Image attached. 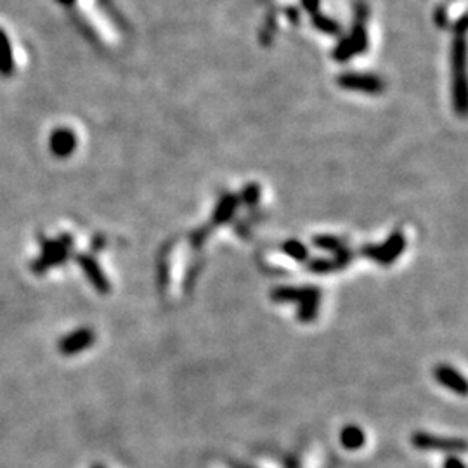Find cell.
Returning a JSON list of instances; mask_svg holds the SVG:
<instances>
[{
  "label": "cell",
  "instance_id": "cell-1",
  "mask_svg": "<svg viewBox=\"0 0 468 468\" xmlns=\"http://www.w3.org/2000/svg\"><path fill=\"white\" fill-rule=\"evenodd\" d=\"M40 239V257H36L29 267H32L33 274H46L51 267H58V265L65 264L68 260L69 252L73 250V236L72 234H61L58 238L51 239L46 238L44 234L39 236Z\"/></svg>",
  "mask_w": 468,
  "mask_h": 468
},
{
  "label": "cell",
  "instance_id": "cell-2",
  "mask_svg": "<svg viewBox=\"0 0 468 468\" xmlns=\"http://www.w3.org/2000/svg\"><path fill=\"white\" fill-rule=\"evenodd\" d=\"M319 297L321 292L318 288H295V286H279L271 292V300L278 302V304H298V319L304 323L312 321L318 316L319 307Z\"/></svg>",
  "mask_w": 468,
  "mask_h": 468
},
{
  "label": "cell",
  "instance_id": "cell-3",
  "mask_svg": "<svg viewBox=\"0 0 468 468\" xmlns=\"http://www.w3.org/2000/svg\"><path fill=\"white\" fill-rule=\"evenodd\" d=\"M404 246H406V239H404V234L401 231H396V233L390 234V238L387 239L385 245L380 246H364L363 248V255L368 257V259H373L375 262L389 265L392 264L397 257L403 253Z\"/></svg>",
  "mask_w": 468,
  "mask_h": 468
},
{
  "label": "cell",
  "instance_id": "cell-4",
  "mask_svg": "<svg viewBox=\"0 0 468 468\" xmlns=\"http://www.w3.org/2000/svg\"><path fill=\"white\" fill-rule=\"evenodd\" d=\"M95 342V333L91 328H80V330L72 331V333L61 337L58 344V351L62 356H76L91 347Z\"/></svg>",
  "mask_w": 468,
  "mask_h": 468
},
{
  "label": "cell",
  "instance_id": "cell-5",
  "mask_svg": "<svg viewBox=\"0 0 468 468\" xmlns=\"http://www.w3.org/2000/svg\"><path fill=\"white\" fill-rule=\"evenodd\" d=\"M75 259H76V262H79L80 267H82L86 278L91 281V285L94 286L99 293H102V295L109 293L112 285H109V279L105 276V272H102L101 265L98 264V260H95L94 257L87 255V253H80V255H76Z\"/></svg>",
  "mask_w": 468,
  "mask_h": 468
},
{
  "label": "cell",
  "instance_id": "cell-6",
  "mask_svg": "<svg viewBox=\"0 0 468 468\" xmlns=\"http://www.w3.org/2000/svg\"><path fill=\"white\" fill-rule=\"evenodd\" d=\"M49 149L56 158L72 156L76 149V135L69 127H56L49 135Z\"/></svg>",
  "mask_w": 468,
  "mask_h": 468
},
{
  "label": "cell",
  "instance_id": "cell-7",
  "mask_svg": "<svg viewBox=\"0 0 468 468\" xmlns=\"http://www.w3.org/2000/svg\"><path fill=\"white\" fill-rule=\"evenodd\" d=\"M411 442L418 449H439V451H465V441L437 437L432 434L418 432L411 437Z\"/></svg>",
  "mask_w": 468,
  "mask_h": 468
},
{
  "label": "cell",
  "instance_id": "cell-8",
  "mask_svg": "<svg viewBox=\"0 0 468 468\" xmlns=\"http://www.w3.org/2000/svg\"><path fill=\"white\" fill-rule=\"evenodd\" d=\"M338 86L349 88V91H361L366 94H380L383 83L377 76L370 75H354V73H347L338 79Z\"/></svg>",
  "mask_w": 468,
  "mask_h": 468
},
{
  "label": "cell",
  "instance_id": "cell-9",
  "mask_svg": "<svg viewBox=\"0 0 468 468\" xmlns=\"http://www.w3.org/2000/svg\"><path fill=\"white\" fill-rule=\"evenodd\" d=\"M434 377L441 385L448 387L453 392L460 394V396H465L467 394V380L460 371H456L455 368H451L449 364H437L434 368Z\"/></svg>",
  "mask_w": 468,
  "mask_h": 468
},
{
  "label": "cell",
  "instance_id": "cell-10",
  "mask_svg": "<svg viewBox=\"0 0 468 468\" xmlns=\"http://www.w3.org/2000/svg\"><path fill=\"white\" fill-rule=\"evenodd\" d=\"M16 69V59H14V47L9 35L4 28H0V75L4 79L13 76Z\"/></svg>",
  "mask_w": 468,
  "mask_h": 468
},
{
  "label": "cell",
  "instance_id": "cell-11",
  "mask_svg": "<svg viewBox=\"0 0 468 468\" xmlns=\"http://www.w3.org/2000/svg\"><path fill=\"white\" fill-rule=\"evenodd\" d=\"M238 203L239 200L233 196V194H226V196L220 198L215 210H213V224H215V226H220V224L229 222L231 217H233V213L236 212V208H238Z\"/></svg>",
  "mask_w": 468,
  "mask_h": 468
},
{
  "label": "cell",
  "instance_id": "cell-12",
  "mask_svg": "<svg viewBox=\"0 0 468 468\" xmlns=\"http://www.w3.org/2000/svg\"><path fill=\"white\" fill-rule=\"evenodd\" d=\"M340 441H342V444L349 449L361 448L364 442V434H363V430L357 429V427H347V429L342 430Z\"/></svg>",
  "mask_w": 468,
  "mask_h": 468
},
{
  "label": "cell",
  "instance_id": "cell-13",
  "mask_svg": "<svg viewBox=\"0 0 468 468\" xmlns=\"http://www.w3.org/2000/svg\"><path fill=\"white\" fill-rule=\"evenodd\" d=\"M281 248L286 255L292 257L293 260H298V262H302V260H305L309 257L307 248H305L300 241H297V239H288V241L283 243Z\"/></svg>",
  "mask_w": 468,
  "mask_h": 468
},
{
  "label": "cell",
  "instance_id": "cell-14",
  "mask_svg": "<svg viewBox=\"0 0 468 468\" xmlns=\"http://www.w3.org/2000/svg\"><path fill=\"white\" fill-rule=\"evenodd\" d=\"M312 241H314L316 246L328 250V252L338 253L342 252V250H345V243L342 241L340 238H335V236H316Z\"/></svg>",
  "mask_w": 468,
  "mask_h": 468
},
{
  "label": "cell",
  "instance_id": "cell-15",
  "mask_svg": "<svg viewBox=\"0 0 468 468\" xmlns=\"http://www.w3.org/2000/svg\"><path fill=\"white\" fill-rule=\"evenodd\" d=\"M243 201L248 205H255L257 201H259L260 198V189L259 186H255V184H250L248 187H246L245 191H243Z\"/></svg>",
  "mask_w": 468,
  "mask_h": 468
},
{
  "label": "cell",
  "instance_id": "cell-16",
  "mask_svg": "<svg viewBox=\"0 0 468 468\" xmlns=\"http://www.w3.org/2000/svg\"><path fill=\"white\" fill-rule=\"evenodd\" d=\"M446 468H465V467H463L462 462H458V460H448Z\"/></svg>",
  "mask_w": 468,
  "mask_h": 468
}]
</instances>
